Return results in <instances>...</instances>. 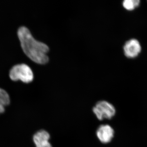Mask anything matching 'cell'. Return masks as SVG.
Listing matches in <instances>:
<instances>
[{"label":"cell","instance_id":"obj_1","mask_svg":"<svg viewBox=\"0 0 147 147\" xmlns=\"http://www.w3.org/2000/svg\"><path fill=\"white\" fill-rule=\"evenodd\" d=\"M18 36L24 53L32 60L40 64L48 62L47 54L49 48L47 45L35 39L29 29L25 26L18 29Z\"/></svg>","mask_w":147,"mask_h":147},{"label":"cell","instance_id":"obj_2","mask_svg":"<svg viewBox=\"0 0 147 147\" xmlns=\"http://www.w3.org/2000/svg\"><path fill=\"white\" fill-rule=\"evenodd\" d=\"M9 77L13 81L21 80L26 83L32 81L34 75L31 69L25 63L13 66L9 71Z\"/></svg>","mask_w":147,"mask_h":147},{"label":"cell","instance_id":"obj_3","mask_svg":"<svg viewBox=\"0 0 147 147\" xmlns=\"http://www.w3.org/2000/svg\"><path fill=\"white\" fill-rule=\"evenodd\" d=\"M93 112L98 120L111 119L115 114V109L110 102L102 100L99 101L93 108Z\"/></svg>","mask_w":147,"mask_h":147},{"label":"cell","instance_id":"obj_4","mask_svg":"<svg viewBox=\"0 0 147 147\" xmlns=\"http://www.w3.org/2000/svg\"><path fill=\"white\" fill-rule=\"evenodd\" d=\"M96 136L102 144H108L111 142L114 137V131L108 125H100L96 131Z\"/></svg>","mask_w":147,"mask_h":147},{"label":"cell","instance_id":"obj_5","mask_svg":"<svg viewBox=\"0 0 147 147\" xmlns=\"http://www.w3.org/2000/svg\"><path fill=\"white\" fill-rule=\"evenodd\" d=\"M124 51L125 55L127 57H135L141 52V45L137 40H130L125 43L124 46Z\"/></svg>","mask_w":147,"mask_h":147},{"label":"cell","instance_id":"obj_6","mask_svg":"<svg viewBox=\"0 0 147 147\" xmlns=\"http://www.w3.org/2000/svg\"><path fill=\"white\" fill-rule=\"evenodd\" d=\"M50 135L48 132L41 130L37 132L33 137L36 147H53L49 142Z\"/></svg>","mask_w":147,"mask_h":147},{"label":"cell","instance_id":"obj_7","mask_svg":"<svg viewBox=\"0 0 147 147\" xmlns=\"http://www.w3.org/2000/svg\"><path fill=\"white\" fill-rule=\"evenodd\" d=\"M140 3L139 0H125L124 1L123 6L125 9L128 10H132L139 6Z\"/></svg>","mask_w":147,"mask_h":147},{"label":"cell","instance_id":"obj_8","mask_svg":"<svg viewBox=\"0 0 147 147\" xmlns=\"http://www.w3.org/2000/svg\"><path fill=\"white\" fill-rule=\"evenodd\" d=\"M10 102L9 96L4 90L0 88V104L3 106L8 105Z\"/></svg>","mask_w":147,"mask_h":147},{"label":"cell","instance_id":"obj_9","mask_svg":"<svg viewBox=\"0 0 147 147\" xmlns=\"http://www.w3.org/2000/svg\"><path fill=\"white\" fill-rule=\"evenodd\" d=\"M5 111L4 106L0 104V114L3 113Z\"/></svg>","mask_w":147,"mask_h":147}]
</instances>
